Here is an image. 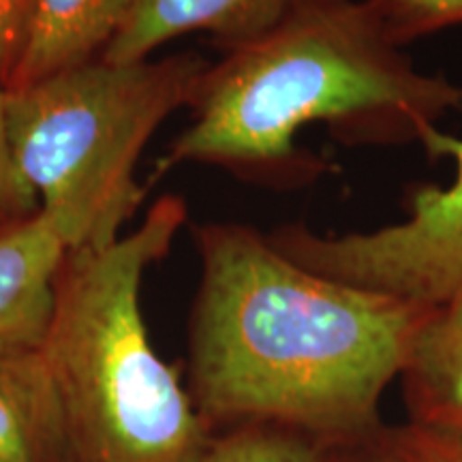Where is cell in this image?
Instances as JSON below:
<instances>
[{
	"instance_id": "1",
	"label": "cell",
	"mask_w": 462,
	"mask_h": 462,
	"mask_svg": "<svg viewBox=\"0 0 462 462\" xmlns=\"http://www.w3.org/2000/svg\"><path fill=\"white\" fill-rule=\"evenodd\" d=\"M193 234L187 390L210 430L279 426L326 448L371 439L430 309L310 273L248 225Z\"/></svg>"
},
{
	"instance_id": "2",
	"label": "cell",
	"mask_w": 462,
	"mask_h": 462,
	"mask_svg": "<svg viewBox=\"0 0 462 462\" xmlns=\"http://www.w3.org/2000/svg\"><path fill=\"white\" fill-rule=\"evenodd\" d=\"M189 109L154 180L195 163L300 189L330 171L298 143L306 126L323 125L349 148L421 146L462 114V86L420 71L364 0H300L273 31L210 62Z\"/></svg>"
},
{
	"instance_id": "3",
	"label": "cell",
	"mask_w": 462,
	"mask_h": 462,
	"mask_svg": "<svg viewBox=\"0 0 462 462\" xmlns=\"http://www.w3.org/2000/svg\"><path fill=\"white\" fill-rule=\"evenodd\" d=\"M187 215L180 198L165 195L131 234L62 262L42 354L71 462H198L215 437L142 313L143 274L170 253Z\"/></svg>"
},
{
	"instance_id": "4",
	"label": "cell",
	"mask_w": 462,
	"mask_h": 462,
	"mask_svg": "<svg viewBox=\"0 0 462 462\" xmlns=\"http://www.w3.org/2000/svg\"><path fill=\"white\" fill-rule=\"evenodd\" d=\"M208 65L195 51L140 62L99 58L7 90L11 157L67 251L123 236L148 190L135 178L143 148L190 106Z\"/></svg>"
},
{
	"instance_id": "5",
	"label": "cell",
	"mask_w": 462,
	"mask_h": 462,
	"mask_svg": "<svg viewBox=\"0 0 462 462\" xmlns=\"http://www.w3.org/2000/svg\"><path fill=\"white\" fill-rule=\"evenodd\" d=\"M421 148L452 159L448 187L413 184L407 218L373 231L328 236L304 223L282 225L268 240L310 273L345 285L435 309L462 293V140L430 131Z\"/></svg>"
},
{
	"instance_id": "6",
	"label": "cell",
	"mask_w": 462,
	"mask_h": 462,
	"mask_svg": "<svg viewBox=\"0 0 462 462\" xmlns=\"http://www.w3.org/2000/svg\"><path fill=\"white\" fill-rule=\"evenodd\" d=\"M67 253L42 212L0 225V356L43 349Z\"/></svg>"
},
{
	"instance_id": "7",
	"label": "cell",
	"mask_w": 462,
	"mask_h": 462,
	"mask_svg": "<svg viewBox=\"0 0 462 462\" xmlns=\"http://www.w3.org/2000/svg\"><path fill=\"white\" fill-rule=\"evenodd\" d=\"M300 0H135L129 20L101 58L148 60L161 45L184 34H210L223 51L255 42L282 22Z\"/></svg>"
},
{
	"instance_id": "8",
	"label": "cell",
	"mask_w": 462,
	"mask_h": 462,
	"mask_svg": "<svg viewBox=\"0 0 462 462\" xmlns=\"http://www.w3.org/2000/svg\"><path fill=\"white\" fill-rule=\"evenodd\" d=\"M135 0H32L26 43L9 90L99 60Z\"/></svg>"
},
{
	"instance_id": "9",
	"label": "cell",
	"mask_w": 462,
	"mask_h": 462,
	"mask_svg": "<svg viewBox=\"0 0 462 462\" xmlns=\"http://www.w3.org/2000/svg\"><path fill=\"white\" fill-rule=\"evenodd\" d=\"M398 379L409 421L462 437V293L429 310Z\"/></svg>"
},
{
	"instance_id": "10",
	"label": "cell",
	"mask_w": 462,
	"mask_h": 462,
	"mask_svg": "<svg viewBox=\"0 0 462 462\" xmlns=\"http://www.w3.org/2000/svg\"><path fill=\"white\" fill-rule=\"evenodd\" d=\"M0 462H71L42 351L0 356Z\"/></svg>"
},
{
	"instance_id": "11",
	"label": "cell",
	"mask_w": 462,
	"mask_h": 462,
	"mask_svg": "<svg viewBox=\"0 0 462 462\" xmlns=\"http://www.w3.org/2000/svg\"><path fill=\"white\" fill-rule=\"evenodd\" d=\"M323 449L300 432L246 424L215 432L198 462H321Z\"/></svg>"
},
{
	"instance_id": "12",
	"label": "cell",
	"mask_w": 462,
	"mask_h": 462,
	"mask_svg": "<svg viewBox=\"0 0 462 462\" xmlns=\"http://www.w3.org/2000/svg\"><path fill=\"white\" fill-rule=\"evenodd\" d=\"M381 31L398 48L462 26V0H364Z\"/></svg>"
},
{
	"instance_id": "13",
	"label": "cell",
	"mask_w": 462,
	"mask_h": 462,
	"mask_svg": "<svg viewBox=\"0 0 462 462\" xmlns=\"http://www.w3.org/2000/svg\"><path fill=\"white\" fill-rule=\"evenodd\" d=\"M373 462H462V437L424 426H385L366 441Z\"/></svg>"
},
{
	"instance_id": "14",
	"label": "cell",
	"mask_w": 462,
	"mask_h": 462,
	"mask_svg": "<svg viewBox=\"0 0 462 462\" xmlns=\"http://www.w3.org/2000/svg\"><path fill=\"white\" fill-rule=\"evenodd\" d=\"M39 212V201L22 180L7 137V90L0 88V225Z\"/></svg>"
},
{
	"instance_id": "15",
	"label": "cell",
	"mask_w": 462,
	"mask_h": 462,
	"mask_svg": "<svg viewBox=\"0 0 462 462\" xmlns=\"http://www.w3.org/2000/svg\"><path fill=\"white\" fill-rule=\"evenodd\" d=\"M32 0H0V88L9 90L26 43Z\"/></svg>"
},
{
	"instance_id": "16",
	"label": "cell",
	"mask_w": 462,
	"mask_h": 462,
	"mask_svg": "<svg viewBox=\"0 0 462 462\" xmlns=\"http://www.w3.org/2000/svg\"><path fill=\"white\" fill-rule=\"evenodd\" d=\"M368 441V439H366ZM366 441L357 443V446H338L323 449L321 462H373L368 454Z\"/></svg>"
}]
</instances>
